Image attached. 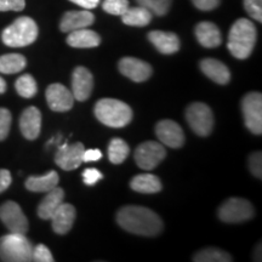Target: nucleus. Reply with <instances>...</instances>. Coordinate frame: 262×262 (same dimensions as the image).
<instances>
[{
    "label": "nucleus",
    "mask_w": 262,
    "mask_h": 262,
    "mask_svg": "<svg viewBox=\"0 0 262 262\" xmlns=\"http://www.w3.org/2000/svg\"><path fill=\"white\" fill-rule=\"evenodd\" d=\"M120 227L133 234L153 237L163 229V221L155 211L145 206L126 205L117 214Z\"/></svg>",
    "instance_id": "nucleus-1"
},
{
    "label": "nucleus",
    "mask_w": 262,
    "mask_h": 262,
    "mask_svg": "<svg viewBox=\"0 0 262 262\" xmlns=\"http://www.w3.org/2000/svg\"><path fill=\"white\" fill-rule=\"evenodd\" d=\"M256 27L250 19L239 18L231 27L227 48L235 58L245 60L251 55L256 44Z\"/></svg>",
    "instance_id": "nucleus-2"
},
{
    "label": "nucleus",
    "mask_w": 262,
    "mask_h": 262,
    "mask_svg": "<svg viewBox=\"0 0 262 262\" xmlns=\"http://www.w3.org/2000/svg\"><path fill=\"white\" fill-rule=\"evenodd\" d=\"M95 116L110 127H124L133 119V111L125 102L114 98H102L95 104Z\"/></svg>",
    "instance_id": "nucleus-3"
},
{
    "label": "nucleus",
    "mask_w": 262,
    "mask_h": 262,
    "mask_svg": "<svg viewBox=\"0 0 262 262\" xmlns=\"http://www.w3.org/2000/svg\"><path fill=\"white\" fill-rule=\"evenodd\" d=\"M38 38V26L34 19L22 16L15 19L3 31V42L11 48H24L31 45Z\"/></svg>",
    "instance_id": "nucleus-4"
},
{
    "label": "nucleus",
    "mask_w": 262,
    "mask_h": 262,
    "mask_svg": "<svg viewBox=\"0 0 262 262\" xmlns=\"http://www.w3.org/2000/svg\"><path fill=\"white\" fill-rule=\"evenodd\" d=\"M33 245L25 234L12 233L0 238V260L8 262L32 261Z\"/></svg>",
    "instance_id": "nucleus-5"
},
{
    "label": "nucleus",
    "mask_w": 262,
    "mask_h": 262,
    "mask_svg": "<svg viewBox=\"0 0 262 262\" xmlns=\"http://www.w3.org/2000/svg\"><path fill=\"white\" fill-rule=\"evenodd\" d=\"M254 206L243 198H229L219 209V219L226 224H241L253 219Z\"/></svg>",
    "instance_id": "nucleus-6"
},
{
    "label": "nucleus",
    "mask_w": 262,
    "mask_h": 262,
    "mask_svg": "<svg viewBox=\"0 0 262 262\" xmlns=\"http://www.w3.org/2000/svg\"><path fill=\"white\" fill-rule=\"evenodd\" d=\"M186 119L191 129L199 136L210 135L214 127V114L210 107L203 102L189 104L186 111Z\"/></svg>",
    "instance_id": "nucleus-7"
},
{
    "label": "nucleus",
    "mask_w": 262,
    "mask_h": 262,
    "mask_svg": "<svg viewBox=\"0 0 262 262\" xmlns=\"http://www.w3.org/2000/svg\"><path fill=\"white\" fill-rule=\"evenodd\" d=\"M244 123L255 135L262 134V95L260 93H249L242 101Z\"/></svg>",
    "instance_id": "nucleus-8"
},
{
    "label": "nucleus",
    "mask_w": 262,
    "mask_h": 262,
    "mask_svg": "<svg viewBox=\"0 0 262 262\" xmlns=\"http://www.w3.org/2000/svg\"><path fill=\"white\" fill-rule=\"evenodd\" d=\"M166 150L162 143L156 141H146L135 150V162L141 169L152 170L157 168L165 158Z\"/></svg>",
    "instance_id": "nucleus-9"
},
{
    "label": "nucleus",
    "mask_w": 262,
    "mask_h": 262,
    "mask_svg": "<svg viewBox=\"0 0 262 262\" xmlns=\"http://www.w3.org/2000/svg\"><path fill=\"white\" fill-rule=\"evenodd\" d=\"M0 219L12 233H27L29 227L28 220L17 203L6 202L0 206Z\"/></svg>",
    "instance_id": "nucleus-10"
},
{
    "label": "nucleus",
    "mask_w": 262,
    "mask_h": 262,
    "mask_svg": "<svg viewBox=\"0 0 262 262\" xmlns=\"http://www.w3.org/2000/svg\"><path fill=\"white\" fill-rule=\"evenodd\" d=\"M84 150L83 143L77 142L73 145H68L67 142H64L63 145L60 146L56 156H55V163L66 171L79 168L80 164L83 163Z\"/></svg>",
    "instance_id": "nucleus-11"
},
{
    "label": "nucleus",
    "mask_w": 262,
    "mask_h": 262,
    "mask_svg": "<svg viewBox=\"0 0 262 262\" xmlns=\"http://www.w3.org/2000/svg\"><path fill=\"white\" fill-rule=\"evenodd\" d=\"M156 135L163 145L170 148H180L185 143V134L178 123L170 119H164L157 124Z\"/></svg>",
    "instance_id": "nucleus-12"
},
{
    "label": "nucleus",
    "mask_w": 262,
    "mask_h": 262,
    "mask_svg": "<svg viewBox=\"0 0 262 262\" xmlns=\"http://www.w3.org/2000/svg\"><path fill=\"white\" fill-rule=\"evenodd\" d=\"M47 101L54 112H68L74 104V96L62 84H51L47 89Z\"/></svg>",
    "instance_id": "nucleus-13"
},
{
    "label": "nucleus",
    "mask_w": 262,
    "mask_h": 262,
    "mask_svg": "<svg viewBox=\"0 0 262 262\" xmlns=\"http://www.w3.org/2000/svg\"><path fill=\"white\" fill-rule=\"evenodd\" d=\"M119 71L135 83L146 81L152 75V67L147 62L135 57H124L119 61Z\"/></svg>",
    "instance_id": "nucleus-14"
},
{
    "label": "nucleus",
    "mask_w": 262,
    "mask_h": 262,
    "mask_svg": "<svg viewBox=\"0 0 262 262\" xmlns=\"http://www.w3.org/2000/svg\"><path fill=\"white\" fill-rule=\"evenodd\" d=\"M94 88V77L85 67H77L72 74V94L74 100L85 101L90 97Z\"/></svg>",
    "instance_id": "nucleus-15"
},
{
    "label": "nucleus",
    "mask_w": 262,
    "mask_h": 262,
    "mask_svg": "<svg viewBox=\"0 0 262 262\" xmlns=\"http://www.w3.org/2000/svg\"><path fill=\"white\" fill-rule=\"evenodd\" d=\"M19 129L27 140L38 139L41 130V113L37 107L26 108L19 118Z\"/></svg>",
    "instance_id": "nucleus-16"
},
{
    "label": "nucleus",
    "mask_w": 262,
    "mask_h": 262,
    "mask_svg": "<svg viewBox=\"0 0 262 262\" xmlns=\"http://www.w3.org/2000/svg\"><path fill=\"white\" fill-rule=\"evenodd\" d=\"M95 16L89 10L83 11H68L61 19L60 29L63 33H70L77 29L88 28L94 24Z\"/></svg>",
    "instance_id": "nucleus-17"
},
{
    "label": "nucleus",
    "mask_w": 262,
    "mask_h": 262,
    "mask_svg": "<svg viewBox=\"0 0 262 262\" xmlns=\"http://www.w3.org/2000/svg\"><path fill=\"white\" fill-rule=\"evenodd\" d=\"M50 220L52 221V229L57 234H66L71 231L75 220V208L68 203H62L57 210L54 212Z\"/></svg>",
    "instance_id": "nucleus-18"
},
{
    "label": "nucleus",
    "mask_w": 262,
    "mask_h": 262,
    "mask_svg": "<svg viewBox=\"0 0 262 262\" xmlns=\"http://www.w3.org/2000/svg\"><path fill=\"white\" fill-rule=\"evenodd\" d=\"M148 39L157 50L164 55L175 54L180 50V39L172 32L152 31L148 33Z\"/></svg>",
    "instance_id": "nucleus-19"
},
{
    "label": "nucleus",
    "mask_w": 262,
    "mask_h": 262,
    "mask_svg": "<svg viewBox=\"0 0 262 262\" xmlns=\"http://www.w3.org/2000/svg\"><path fill=\"white\" fill-rule=\"evenodd\" d=\"M201 70L209 79L215 83L225 85L231 79V73L227 66L215 58H204L201 61Z\"/></svg>",
    "instance_id": "nucleus-20"
},
{
    "label": "nucleus",
    "mask_w": 262,
    "mask_h": 262,
    "mask_svg": "<svg viewBox=\"0 0 262 262\" xmlns=\"http://www.w3.org/2000/svg\"><path fill=\"white\" fill-rule=\"evenodd\" d=\"M195 37L198 39L199 44L209 49L217 48L222 42L220 29L215 24L208 21L196 25Z\"/></svg>",
    "instance_id": "nucleus-21"
},
{
    "label": "nucleus",
    "mask_w": 262,
    "mask_h": 262,
    "mask_svg": "<svg viewBox=\"0 0 262 262\" xmlns=\"http://www.w3.org/2000/svg\"><path fill=\"white\" fill-rule=\"evenodd\" d=\"M47 193L48 194L44 196L38 206V215L42 220H50L51 216L63 203L64 199V191L60 187H55Z\"/></svg>",
    "instance_id": "nucleus-22"
},
{
    "label": "nucleus",
    "mask_w": 262,
    "mask_h": 262,
    "mask_svg": "<svg viewBox=\"0 0 262 262\" xmlns=\"http://www.w3.org/2000/svg\"><path fill=\"white\" fill-rule=\"evenodd\" d=\"M101 38L96 32L90 29L81 28L77 31L70 32L67 37V44L72 48L78 49H90L96 48L100 45Z\"/></svg>",
    "instance_id": "nucleus-23"
},
{
    "label": "nucleus",
    "mask_w": 262,
    "mask_h": 262,
    "mask_svg": "<svg viewBox=\"0 0 262 262\" xmlns=\"http://www.w3.org/2000/svg\"><path fill=\"white\" fill-rule=\"evenodd\" d=\"M58 173L56 171H49L42 176H31L26 181V188L31 192L47 193L58 185Z\"/></svg>",
    "instance_id": "nucleus-24"
},
{
    "label": "nucleus",
    "mask_w": 262,
    "mask_h": 262,
    "mask_svg": "<svg viewBox=\"0 0 262 262\" xmlns=\"http://www.w3.org/2000/svg\"><path fill=\"white\" fill-rule=\"evenodd\" d=\"M130 187L135 192L152 194L162 191V182L153 173H140L131 180Z\"/></svg>",
    "instance_id": "nucleus-25"
},
{
    "label": "nucleus",
    "mask_w": 262,
    "mask_h": 262,
    "mask_svg": "<svg viewBox=\"0 0 262 262\" xmlns=\"http://www.w3.org/2000/svg\"><path fill=\"white\" fill-rule=\"evenodd\" d=\"M152 12L143 6L129 8L122 15V21L127 26L133 27H145L152 21Z\"/></svg>",
    "instance_id": "nucleus-26"
},
{
    "label": "nucleus",
    "mask_w": 262,
    "mask_h": 262,
    "mask_svg": "<svg viewBox=\"0 0 262 262\" xmlns=\"http://www.w3.org/2000/svg\"><path fill=\"white\" fill-rule=\"evenodd\" d=\"M26 66H27V60L19 54H6L0 57V73H18L25 70Z\"/></svg>",
    "instance_id": "nucleus-27"
},
{
    "label": "nucleus",
    "mask_w": 262,
    "mask_h": 262,
    "mask_svg": "<svg viewBox=\"0 0 262 262\" xmlns=\"http://www.w3.org/2000/svg\"><path fill=\"white\" fill-rule=\"evenodd\" d=\"M130 153V148L127 143L122 139H112L108 146V158L111 163L122 164L127 158Z\"/></svg>",
    "instance_id": "nucleus-28"
},
{
    "label": "nucleus",
    "mask_w": 262,
    "mask_h": 262,
    "mask_svg": "<svg viewBox=\"0 0 262 262\" xmlns=\"http://www.w3.org/2000/svg\"><path fill=\"white\" fill-rule=\"evenodd\" d=\"M193 261L195 262H229L232 261V257L224 250L216 248H206L204 250H201L196 253L193 257Z\"/></svg>",
    "instance_id": "nucleus-29"
},
{
    "label": "nucleus",
    "mask_w": 262,
    "mask_h": 262,
    "mask_svg": "<svg viewBox=\"0 0 262 262\" xmlns=\"http://www.w3.org/2000/svg\"><path fill=\"white\" fill-rule=\"evenodd\" d=\"M15 88L19 96L25 98H32L33 96H35V94H37L38 91L37 81H35V79L31 74L21 75V77L16 80Z\"/></svg>",
    "instance_id": "nucleus-30"
},
{
    "label": "nucleus",
    "mask_w": 262,
    "mask_h": 262,
    "mask_svg": "<svg viewBox=\"0 0 262 262\" xmlns=\"http://www.w3.org/2000/svg\"><path fill=\"white\" fill-rule=\"evenodd\" d=\"M143 8L148 9L152 14L164 16L168 14L172 0H136Z\"/></svg>",
    "instance_id": "nucleus-31"
},
{
    "label": "nucleus",
    "mask_w": 262,
    "mask_h": 262,
    "mask_svg": "<svg viewBox=\"0 0 262 262\" xmlns=\"http://www.w3.org/2000/svg\"><path fill=\"white\" fill-rule=\"evenodd\" d=\"M102 8L108 14L122 16L129 9V2L127 0H104Z\"/></svg>",
    "instance_id": "nucleus-32"
},
{
    "label": "nucleus",
    "mask_w": 262,
    "mask_h": 262,
    "mask_svg": "<svg viewBox=\"0 0 262 262\" xmlns=\"http://www.w3.org/2000/svg\"><path fill=\"white\" fill-rule=\"evenodd\" d=\"M12 117L9 110L0 108V141L5 140L9 135L10 127H11Z\"/></svg>",
    "instance_id": "nucleus-33"
},
{
    "label": "nucleus",
    "mask_w": 262,
    "mask_h": 262,
    "mask_svg": "<svg viewBox=\"0 0 262 262\" xmlns=\"http://www.w3.org/2000/svg\"><path fill=\"white\" fill-rule=\"evenodd\" d=\"M32 261L52 262L54 261V257H52V254L50 253L48 247H45L44 244H39L37 247H33Z\"/></svg>",
    "instance_id": "nucleus-34"
},
{
    "label": "nucleus",
    "mask_w": 262,
    "mask_h": 262,
    "mask_svg": "<svg viewBox=\"0 0 262 262\" xmlns=\"http://www.w3.org/2000/svg\"><path fill=\"white\" fill-rule=\"evenodd\" d=\"M244 8L254 19L262 22V0H244Z\"/></svg>",
    "instance_id": "nucleus-35"
},
{
    "label": "nucleus",
    "mask_w": 262,
    "mask_h": 262,
    "mask_svg": "<svg viewBox=\"0 0 262 262\" xmlns=\"http://www.w3.org/2000/svg\"><path fill=\"white\" fill-rule=\"evenodd\" d=\"M249 169L255 178L261 179L262 178V155L261 152H254L253 155L249 157Z\"/></svg>",
    "instance_id": "nucleus-36"
},
{
    "label": "nucleus",
    "mask_w": 262,
    "mask_h": 262,
    "mask_svg": "<svg viewBox=\"0 0 262 262\" xmlns=\"http://www.w3.org/2000/svg\"><path fill=\"white\" fill-rule=\"evenodd\" d=\"M26 6L25 0H0V11H22Z\"/></svg>",
    "instance_id": "nucleus-37"
},
{
    "label": "nucleus",
    "mask_w": 262,
    "mask_h": 262,
    "mask_svg": "<svg viewBox=\"0 0 262 262\" xmlns=\"http://www.w3.org/2000/svg\"><path fill=\"white\" fill-rule=\"evenodd\" d=\"M102 178H103L102 172H100L95 168L85 169L83 172V181L85 185L88 186H94L95 183H97Z\"/></svg>",
    "instance_id": "nucleus-38"
},
{
    "label": "nucleus",
    "mask_w": 262,
    "mask_h": 262,
    "mask_svg": "<svg viewBox=\"0 0 262 262\" xmlns=\"http://www.w3.org/2000/svg\"><path fill=\"white\" fill-rule=\"evenodd\" d=\"M196 9L202 11H210L214 10L220 4V0H192Z\"/></svg>",
    "instance_id": "nucleus-39"
},
{
    "label": "nucleus",
    "mask_w": 262,
    "mask_h": 262,
    "mask_svg": "<svg viewBox=\"0 0 262 262\" xmlns=\"http://www.w3.org/2000/svg\"><path fill=\"white\" fill-rule=\"evenodd\" d=\"M11 181H12V178L9 170L0 169V193L6 191V189L10 187Z\"/></svg>",
    "instance_id": "nucleus-40"
},
{
    "label": "nucleus",
    "mask_w": 262,
    "mask_h": 262,
    "mask_svg": "<svg viewBox=\"0 0 262 262\" xmlns=\"http://www.w3.org/2000/svg\"><path fill=\"white\" fill-rule=\"evenodd\" d=\"M102 158V153H101L100 149H88L84 150L83 153V162L89 163V162H97Z\"/></svg>",
    "instance_id": "nucleus-41"
},
{
    "label": "nucleus",
    "mask_w": 262,
    "mask_h": 262,
    "mask_svg": "<svg viewBox=\"0 0 262 262\" xmlns=\"http://www.w3.org/2000/svg\"><path fill=\"white\" fill-rule=\"evenodd\" d=\"M71 2L81 6V8H84L85 10H91L96 8L98 3H100V0H71Z\"/></svg>",
    "instance_id": "nucleus-42"
},
{
    "label": "nucleus",
    "mask_w": 262,
    "mask_h": 262,
    "mask_svg": "<svg viewBox=\"0 0 262 262\" xmlns=\"http://www.w3.org/2000/svg\"><path fill=\"white\" fill-rule=\"evenodd\" d=\"M6 91V83L5 80L0 77V94H4Z\"/></svg>",
    "instance_id": "nucleus-43"
}]
</instances>
